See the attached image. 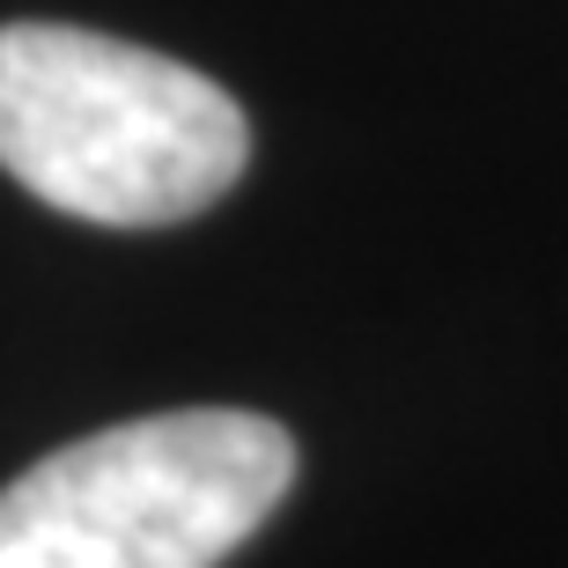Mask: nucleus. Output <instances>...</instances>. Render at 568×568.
Instances as JSON below:
<instances>
[{
  "mask_svg": "<svg viewBox=\"0 0 568 568\" xmlns=\"http://www.w3.org/2000/svg\"><path fill=\"white\" fill-rule=\"evenodd\" d=\"M244 163L252 126L200 67L74 22L0 30V170L44 207L163 230L207 214Z\"/></svg>",
  "mask_w": 568,
  "mask_h": 568,
  "instance_id": "nucleus-1",
  "label": "nucleus"
},
{
  "mask_svg": "<svg viewBox=\"0 0 568 568\" xmlns=\"http://www.w3.org/2000/svg\"><path fill=\"white\" fill-rule=\"evenodd\" d=\"M295 487V436L244 406H178L38 458L0 487V568H214Z\"/></svg>",
  "mask_w": 568,
  "mask_h": 568,
  "instance_id": "nucleus-2",
  "label": "nucleus"
}]
</instances>
